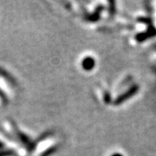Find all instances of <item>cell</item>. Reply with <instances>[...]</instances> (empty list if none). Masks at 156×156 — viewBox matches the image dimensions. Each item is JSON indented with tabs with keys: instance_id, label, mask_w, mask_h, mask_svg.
<instances>
[{
	"instance_id": "7a4b0ae2",
	"label": "cell",
	"mask_w": 156,
	"mask_h": 156,
	"mask_svg": "<svg viewBox=\"0 0 156 156\" xmlns=\"http://www.w3.org/2000/svg\"><path fill=\"white\" fill-rule=\"evenodd\" d=\"M113 156H122V155H121V154H114Z\"/></svg>"
},
{
	"instance_id": "6da1fadb",
	"label": "cell",
	"mask_w": 156,
	"mask_h": 156,
	"mask_svg": "<svg viewBox=\"0 0 156 156\" xmlns=\"http://www.w3.org/2000/svg\"><path fill=\"white\" fill-rule=\"evenodd\" d=\"M83 67L86 69H90L91 68H93V66L95 65V61L92 59V58H86L83 61Z\"/></svg>"
}]
</instances>
